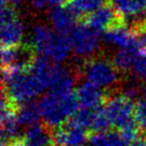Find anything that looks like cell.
Returning a JSON list of instances; mask_svg holds the SVG:
<instances>
[{"mask_svg": "<svg viewBox=\"0 0 146 146\" xmlns=\"http://www.w3.org/2000/svg\"><path fill=\"white\" fill-rule=\"evenodd\" d=\"M108 3L109 0H73L66 6L70 8L74 14L82 21L87 15L93 13L94 11L98 10Z\"/></svg>", "mask_w": 146, "mask_h": 146, "instance_id": "obj_16", "label": "cell"}, {"mask_svg": "<svg viewBox=\"0 0 146 146\" xmlns=\"http://www.w3.org/2000/svg\"><path fill=\"white\" fill-rule=\"evenodd\" d=\"M135 118L141 130L146 131V101H144L143 99L138 101L137 105H136Z\"/></svg>", "mask_w": 146, "mask_h": 146, "instance_id": "obj_22", "label": "cell"}, {"mask_svg": "<svg viewBox=\"0 0 146 146\" xmlns=\"http://www.w3.org/2000/svg\"><path fill=\"white\" fill-rule=\"evenodd\" d=\"M136 105L135 101L120 93L110 95L105 103V109L112 125L120 129L127 122L135 119Z\"/></svg>", "mask_w": 146, "mask_h": 146, "instance_id": "obj_6", "label": "cell"}, {"mask_svg": "<svg viewBox=\"0 0 146 146\" xmlns=\"http://www.w3.org/2000/svg\"><path fill=\"white\" fill-rule=\"evenodd\" d=\"M69 39L74 54L85 60L96 56L101 43L100 32L82 21L69 35Z\"/></svg>", "mask_w": 146, "mask_h": 146, "instance_id": "obj_5", "label": "cell"}, {"mask_svg": "<svg viewBox=\"0 0 146 146\" xmlns=\"http://www.w3.org/2000/svg\"><path fill=\"white\" fill-rule=\"evenodd\" d=\"M46 90L41 80L30 70L15 76L6 84H2V91L7 94L11 101L21 106L34 99Z\"/></svg>", "mask_w": 146, "mask_h": 146, "instance_id": "obj_4", "label": "cell"}, {"mask_svg": "<svg viewBox=\"0 0 146 146\" xmlns=\"http://www.w3.org/2000/svg\"><path fill=\"white\" fill-rule=\"evenodd\" d=\"M82 22L101 33L115 27L125 25V18L108 3L93 13L87 15Z\"/></svg>", "mask_w": 146, "mask_h": 146, "instance_id": "obj_7", "label": "cell"}, {"mask_svg": "<svg viewBox=\"0 0 146 146\" xmlns=\"http://www.w3.org/2000/svg\"><path fill=\"white\" fill-rule=\"evenodd\" d=\"M18 119L21 126L30 127L34 124L40 123V119H42L41 110L39 103L35 101H30L18 108Z\"/></svg>", "mask_w": 146, "mask_h": 146, "instance_id": "obj_17", "label": "cell"}, {"mask_svg": "<svg viewBox=\"0 0 146 146\" xmlns=\"http://www.w3.org/2000/svg\"><path fill=\"white\" fill-rule=\"evenodd\" d=\"M112 125V122L106 112L105 106L96 108L94 113L93 121L90 128L91 133H97V132H105L108 130H111L110 127Z\"/></svg>", "mask_w": 146, "mask_h": 146, "instance_id": "obj_19", "label": "cell"}, {"mask_svg": "<svg viewBox=\"0 0 146 146\" xmlns=\"http://www.w3.org/2000/svg\"><path fill=\"white\" fill-rule=\"evenodd\" d=\"M9 146H27L26 141H25L24 137H18L16 139L12 140V141L9 143Z\"/></svg>", "mask_w": 146, "mask_h": 146, "instance_id": "obj_25", "label": "cell"}, {"mask_svg": "<svg viewBox=\"0 0 146 146\" xmlns=\"http://www.w3.org/2000/svg\"><path fill=\"white\" fill-rule=\"evenodd\" d=\"M130 146H146L145 137H143V136L139 137L137 140H135L134 142H132V143L130 144Z\"/></svg>", "mask_w": 146, "mask_h": 146, "instance_id": "obj_26", "label": "cell"}, {"mask_svg": "<svg viewBox=\"0 0 146 146\" xmlns=\"http://www.w3.org/2000/svg\"><path fill=\"white\" fill-rule=\"evenodd\" d=\"M140 52V41L136 45L129 48L120 49L114 55L113 62L116 68L120 72L126 73L127 71L132 70V67L135 62V59Z\"/></svg>", "mask_w": 146, "mask_h": 146, "instance_id": "obj_15", "label": "cell"}, {"mask_svg": "<svg viewBox=\"0 0 146 146\" xmlns=\"http://www.w3.org/2000/svg\"><path fill=\"white\" fill-rule=\"evenodd\" d=\"M142 95H143V100L146 101V85L143 88V92H142Z\"/></svg>", "mask_w": 146, "mask_h": 146, "instance_id": "obj_28", "label": "cell"}, {"mask_svg": "<svg viewBox=\"0 0 146 146\" xmlns=\"http://www.w3.org/2000/svg\"><path fill=\"white\" fill-rule=\"evenodd\" d=\"M73 0H48V2L51 5H54L55 7L57 6H66L67 4L72 2Z\"/></svg>", "mask_w": 146, "mask_h": 146, "instance_id": "obj_24", "label": "cell"}, {"mask_svg": "<svg viewBox=\"0 0 146 146\" xmlns=\"http://www.w3.org/2000/svg\"><path fill=\"white\" fill-rule=\"evenodd\" d=\"M104 40L120 49L129 48L139 42V35L136 34L131 28L126 25L118 26L106 31L104 34Z\"/></svg>", "mask_w": 146, "mask_h": 146, "instance_id": "obj_11", "label": "cell"}, {"mask_svg": "<svg viewBox=\"0 0 146 146\" xmlns=\"http://www.w3.org/2000/svg\"><path fill=\"white\" fill-rule=\"evenodd\" d=\"M87 129L73 123H67L52 129L53 146H84L89 141Z\"/></svg>", "mask_w": 146, "mask_h": 146, "instance_id": "obj_8", "label": "cell"}, {"mask_svg": "<svg viewBox=\"0 0 146 146\" xmlns=\"http://www.w3.org/2000/svg\"><path fill=\"white\" fill-rule=\"evenodd\" d=\"M42 120L50 129L67 123L77 113L79 103L74 92L56 93L49 91L39 101Z\"/></svg>", "mask_w": 146, "mask_h": 146, "instance_id": "obj_1", "label": "cell"}, {"mask_svg": "<svg viewBox=\"0 0 146 146\" xmlns=\"http://www.w3.org/2000/svg\"><path fill=\"white\" fill-rule=\"evenodd\" d=\"M132 72L134 77L140 81L146 80V52L142 51L141 48L132 67Z\"/></svg>", "mask_w": 146, "mask_h": 146, "instance_id": "obj_21", "label": "cell"}, {"mask_svg": "<svg viewBox=\"0 0 146 146\" xmlns=\"http://www.w3.org/2000/svg\"><path fill=\"white\" fill-rule=\"evenodd\" d=\"M30 4L36 9H43L46 6L48 0H29Z\"/></svg>", "mask_w": 146, "mask_h": 146, "instance_id": "obj_23", "label": "cell"}, {"mask_svg": "<svg viewBox=\"0 0 146 146\" xmlns=\"http://www.w3.org/2000/svg\"><path fill=\"white\" fill-rule=\"evenodd\" d=\"M76 96L81 109H96L102 107L109 97L106 91L88 82L78 87Z\"/></svg>", "mask_w": 146, "mask_h": 146, "instance_id": "obj_9", "label": "cell"}, {"mask_svg": "<svg viewBox=\"0 0 146 146\" xmlns=\"http://www.w3.org/2000/svg\"><path fill=\"white\" fill-rule=\"evenodd\" d=\"M23 137L27 146H53L52 129H50L44 122L28 127Z\"/></svg>", "mask_w": 146, "mask_h": 146, "instance_id": "obj_13", "label": "cell"}, {"mask_svg": "<svg viewBox=\"0 0 146 146\" xmlns=\"http://www.w3.org/2000/svg\"><path fill=\"white\" fill-rule=\"evenodd\" d=\"M29 44L36 55L43 56L55 63H62L72 51L69 36H64L44 24H37L33 29Z\"/></svg>", "mask_w": 146, "mask_h": 146, "instance_id": "obj_2", "label": "cell"}, {"mask_svg": "<svg viewBox=\"0 0 146 146\" xmlns=\"http://www.w3.org/2000/svg\"><path fill=\"white\" fill-rule=\"evenodd\" d=\"M12 5H18L22 2V0H8Z\"/></svg>", "mask_w": 146, "mask_h": 146, "instance_id": "obj_27", "label": "cell"}, {"mask_svg": "<svg viewBox=\"0 0 146 146\" xmlns=\"http://www.w3.org/2000/svg\"><path fill=\"white\" fill-rule=\"evenodd\" d=\"M145 142H146V136H145Z\"/></svg>", "mask_w": 146, "mask_h": 146, "instance_id": "obj_29", "label": "cell"}, {"mask_svg": "<svg viewBox=\"0 0 146 146\" xmlns=\"http://www.w3.org/2000/svg\"><path fill=\"white\" fill-rule=\"evenodd\" d=\"M81 73L88 83L101 89H105L108 95L118 93L121 87L120 71L112 60L104 56L96 55L84 61Z\"/></svg>", "mask_w": 146, "mask_h": 146, "instance_id": "obj_3", "label": "cell"}, {"mask_svg": "<svg viewBox=\"0 0 146 146\" xmlns=\"http://www.w3.org/2000/svg\"><path fill=\"white\" fill-rule=\"evenodd\" d=\"M50 20L57 33L69 36L80 23V19L67 6H57L51 10Z\"/></svg>", "mask_w": 146, "mask_h": 146, "instance_id": "obj_10", "label": "cell"}, {"mask_svg": "<svg viewBox=\"0 0 146 146\" xmlns=\"http://www.w3.org/2000/svg\"><path fill=\"white\" fill-rule=\"evenodd\" d=\"M88 146H130V144L122 138L119 131L108 130L105 132L91 133Z\"/></svg>", "mask_w": 146, "mask_h": 146, "instance_id": "obj_14", "label": "cell"}, {"mask_svg": "<svg viewBox=\"0 0 146 146\" xmlns=\"http://www.w3.org/2000/svg\"><path fill=\"white\" fill-rule=\"evenodd\" d=\"M109 4L124 17L146 11V0H109Z\"/></svg>", "mask_w": 146, "mask_h": 146, "instance_id": "obj_18", "label": "cell"}, {"mask_svg": "<svg viewBox=\"0 0 146 146\" xmlns=\"http://www.w3.org/2000/svg\"><path fill=\"white\" fill-rule=\"evenodd\" d=\"M140 82L141 81L139 79H137V78H135L134 76L132 78H130V79H126L124 81H122L121 87H120L121 94L136 102V99L143 92L144 88V86H142Z\"/></svg>", "mask_w": 146, "mask_h": 146, "instance_id": "obj_20", "label": "cell"}, {"mask_svg": "<svg viewBox=\"0 0 146 146\" xmlns=\"http://www.w3.org/2000/svg\"><path fill=\"white\" fill-rule=\"evenodd\" d=\"M24 34V26L18 18L1 23V44L3 47H14L21 45Z\"/></svg>", "mask_w": 146, "mask_h": 146, "instance_id": "obj_12", "label": "cell"}]
</instances>
